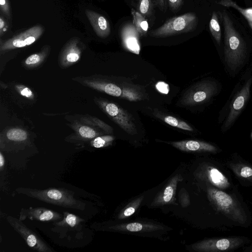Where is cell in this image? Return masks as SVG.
Returning a JSON list of instances; mask_svg holds the SVG:
<instances>
[{
  "label": "cell",
  "mask_w": 252,
  "mask_h": 252,
  "mask_svg": "<svg viewBox=\"0 0 252 252\" xmlns=\"http://www.w3.org/2000/svg\"><path fill=\"white\" fill-rule=\"evenodd\" d=\"M220 15L224 28L225 61L228 67L235 71L240 66L245 58V45L226 11H222Z\"/></svg>",
  "instance_id": "cell-1"
},
{
  "label": "cell",
  "mask_w": 252,
  "mask_h": 252,
  "mask_svg": "<svg viewBox=\"0 0 252 252\" xmlns=\"http://www.w3.org/2000/svg\"><path fill=\"white\" fill-rule=\"evenodd\" d=\"M207 193L210 202L218 211L243 226L247 224L248 216L244 207L234 197L211 186L207 188Z\"/></svg>",
  "instance_id": "cell-2"
},
{
  "label": "cell",
  "mask_w": 252,
  "mask_h": 252,
  "mask_svg": "<svg viewBox=\"0 0 252 252\" xmlns=\"http://www.w3.org/2000/svg\"><path fill=\"white\" fill-rule=\"evenodd\" d=\"M16 191L29 197H32L54 205L84 210L86 204L76 199L74 193L64 189H45L20 188Z\"/></svg>",
  "instance_id": "cell-3"
},
{
  "label": "cell",
  "mask_w": 252,
  "mask_h": 252,
  "mask_svg": "<svg viewBox=\"0 0 252 252\" xmlns=\"http://www.w3.org/2000/svg\"><path fill=\"white\" fill-rule=\"evenodd\" d=\"M198 22L194 13H186L168 19L162 26L151 31L149 33L152 37H165L187 33L196 29Z\"/></svg>",
  "instance_id": "cell-4"
},
{
  "label": "cell",
  "mask_w": 252,
  "mask_h": 252,
  "mask_svg": "<svg viewBox=\"0 0 252 252\" xmlns=\"http://www.w3.org/2000/svg\"><path fill=\"white\" fill-rule=\"evenodd\" d=\"M251 241L244 237L233 236L210 238L194 244L192 249L200 252H219L234 251Z\"/></svg>",
  "instance_id": "cell-5"
},
{
  "label": "cell",
  "mask_w": 252,
  "mask_h": 252,
  "mask_svg": "<svg viewBox=\"0 0 252 252\" xmlns=\"http://www.w3.org/2000/svg\"><path fill=\"white\" fill-rule=\"evenodd\" d=\"M6 220L31 248L39 252H52L53 251L35 232L27 227L21 220L11 216L7 217Z\"/></svg>",
  "instance_id": "cell-6"
},
{
  "label": "cell",
  "mask_w": 252,
  "mask_h": 252,
  "mask_svg": "<svg viewBox=\"0 0 252 252\" xmlns=\"http://www.w3.org/2000/svg\"><path fill=\"white\" fill-rule=\"evenodd\" d=\"M216 89V84L213 82L199 83L185 94L181 102L187 105L201 103L211 97L215 94Z\"/></svg>",
  "instance_id": "cell-7"
},
{
  "label": "cell",
  "mask_w": 252,
  "mask_h": 252,
  "mask_svg": "<svg viewBox=\"0 0 252 252\" xmlns=\"http://www.w3.org/2000/svg\"><path fill=\"white\" fill-rule=\"evenodd\" d=\"M44 28L40 25L33 26L5 41L0 46V50L24 47L36 41L43 33Z\"/></svg>",
  "instance_id": "cell-8"
},
{
  "label": "cell",
  "mask_w": 252,
  "mask_h": 252,
  "mask_svg": "<svg viewBox=\"0 0 252 252\" xmlns=\"http://www.w3.org/2000/svg\"><path fill=\"white\" fill-rule=\"evenodd\" d=\"M197 175L200 179L206 181L213 187L222 190H227L231 186L228 178L213 166L202 165L199 168Z\"/></svg>",
  "instance_id": "cell-9"
},
{
  "label": "cell",
  "mask_w": 252,
  "mask_h": 252,
  "mask_svg": "<svg viewBox=\"0 0 252 252\" xmlns=\"http://www.w3.org/2000/svg\"><path fill=\"white\" fill-rule=\"evenodd\" d=\"M101 105L106 113L125 131L130 134L136 133L135 125L127 113L113 103L103 102Z\"/></svg>",
  "instance_id": "cell-10"
},
{
  "label": "cell",
  "mask_w": 252,
  "mask_h": 252,
  "mask_svg": "<svg viewBox=\"0 0 252 252\" xmlns=\"http://www.w3.org/2000/svg\"><path fill=\"white\" fill-rule=\"evenodd\" d=\"M252 82V77H251L233 100L229 113L224 123V129L233 124L243 108L250 95Z\"/></svg>",
  "instance_id": "cell-11"
},
{
  "label": "cell",
  "mask_w": 252,
  "mask_h": 252,
  "mask_svg": "<svg viewBox=\"0 0 252 252\" xmlns=\"http://www.w3.org/2000/svg\"><path fill=\"white\" fill-rule=\"evenodd\" d=\"M19 216L21 220L29 219L40 221H57L63 218L61 214L44 207L22 209Z\"/></svg>",
  "instance_id": "cell-12"
},
{
  "label": "cell",
  "mask_w": 252,
  "mask_h": 252,
  "mask_svg": "<svg viewBox=\"0 0 252 252\" xmlns=\"http://www.w3.org/2000/svg\"><path fill=\"white\" fill-rule=\"evenodd\" d=\"M120 33L123 46L127 50L139 54L140 51V34L134 24L127 23L124 25Z\"/></svg>",
  "instance_id": "cell-13"
},
{
  "label": "cell",
  "mask_w": 252,
  "mask_h": 252,
  "mask_svg": "<svg viewBox=\"0 0 252 252\" xmlns=\"http://www.w3.org/2000/svg\"><path fill=\"white\" fill-rule=\"evenodd\" d=\"M183 180V178L180 174H177L172 178L164 188L154 199L151 206H162L174 201L178 183Z\"/></svg>",
  "instance_id": "cell-14"
},
{
  "label": "cell",
  "mask_w": 252,
  "mask_h": 252,
  "mask_svg": "<svg viewBox=\"0 0 252 252\" xmlns=\"http://www.w3.org/2000/svg\"><path fill=\"white\" fill-rule=\"evenodd\" d=\"M227 165L242 185L252 186V165L235 159L228 161Z\"/></svg>",
  "instance_id": "cell-15"
},
{
  "label": "cell",
  "mask_w": 252,
  "mask_h": 252,
  "mask_svg": "<svg viewBox=\"0 0 252 252\" xmlns=\"http://www.w3.org/2000/svg\"><path fill=\"white\" fill-rule=\"evenodd\" d=\"M85 14L97 36L105 38L109 35L111 32L110 26L105 17L88 9L85 10Z\"/></svg>",
  "instance_id": "cell-16"
},
{
  "label": "cell",
  "mask_w": 252,
  "mask_h": 252,
  "mask_svg": "<svg viewBox=\"0 0 252 252\" xmlns=\"http://www.w3.org/2000/svg\"><path fill=\"white\" fill-rule=\"evenodd\" d=\"M171 144L176 148L185 152L217 153L218 149L214 145L205 142L196 140H183L173 142Z\"/></svg>",
  "instance_id": "cell-17"
},
{
  "label": "cell",
  "mask_w": 252,
  "mask_h": 252,
  "mask_svg": "<svg viewBox=\"0 0 252 252\" xmlns=\"http://www.w3.org/2000/svg\"><path fill=\"white\" fill-rule=\"evenodd\" d=\"M84 220L79 217L69 213L64 212L63 218L53 223V228L56 232L63 234L68 231L79 230L81 229V223Z\"/></svg>",
  "instance_id": "cell-18"
},
{
  "label": "cell",
  "mask_w": 252,
  "mask_h": 252,
  "mask_svg": "<svg viewBox=\"0 0 252 252\" xmlns=\"http://www.w3.org/2000/svg\"><path fill=\"white\" fill-rule=\"evenodd\" d=\"M109 228L117 231L135 232H151L163 229L164 228L162 226L156 224L135 222L126 224L115 225L109 227Z\"/></svg>",
  "instance_id": "cell-19"
},
{
  "label": "cell",
  "mask_w": 252,
  "mask_h": 252,
  "mask_svg": "<svg viewBox=\"0 0 252 252\" xmlns=\"http://www.w3.org/2000/svg\"><path fill=\"white\" fill-rule=\"evenodd\" d=\"M131 13L133 17V24L140 36H145L149 29V24L147 19L138 11L132 8Z\"/></svg>",
  "instance_id": "cell-20"
},
{
  "label": "cell",
  "mask_w": 252,
  "mask_h": 252,
  "mask_svg": "<svg viewBox=\"0 0 252 252\" xmlns=\"http://www.w3.org/2000/svg\"><path fill=\"white\" fill-rule=\"evenodd\" d=\"M76 44V39L72 40L65 50V59L68 63L76 62L80 58V51Z\"/></svg>",
  "instance_id": "cell-21"
},
{
  "label": "cell",
  "mask_w": 252,
  "mask_h": 252,
  "mask_svg": "<svg viewBox=\"0 0 252 252\" xmlns=\"http://www.w3.org/2000/svg\"><path fill=\"white\" fill-rule=\"evenodd\" d=\"M218 3L227 7H232L238 10L248 21H252V8H243L239 7L237 3L232 0H221Z\"/></svg>",
  "instance_id": "cell-22"
},
{
  "label": "cell",
  "mask_w": 252,
  "mask_h": 252,
  "mask_svg": "<svg viewBox=\"0 0 252 252\" xmlns=\"http://www.w3.org/2000/svg\"><path fill=\"white\" fill-rule=\"evenodd\" d=\"M209 29L210 32L219 45L221 40V30L219 23L218 15L216 12H213L210 23Z\"/></svg>",
  "instance_id": "cell-23"
},
{
  "label": "cell",
  "mask_w": 252,
  "mask_h": 252,
  "mask_svg": "<svg viewBox=\"0 0 252 252\" xmlns=\"http://www.w3.org/2000/svg\"><path fill=\"white\" fill-rule=\"evenodd\" d=\"M144 197L141 196L129 203L119 215V219H124L133 215L139 207Z\"/></svg>",
  "instance_id": "cell-24"
},
{
  "label": "cell",
  "mask_w": 252,
  "mask_h": 252,
  "mask_svg": "<svg viewBox=\"0 0 252 252\" xmlns=\"http://www.w3.org/2000/svg\"><path fill=\"white\" fill-rule=\"evenodd\" d=\"M138 11L146 18H151L154 14L152 0H139Z\"/></svg>",
  "instance_id": "cell-25"
},
{
  "label": "cell",
  "mask_w": 252,
  "mask_h": 252,
  "mask_svg": "<svg viewBox=\"0 0 252 252\" xmlns=\"http://www.w3.org/2000/svg\"><path fill=\"white\" fill-rule=\"evenodd\" d=\"M7 138L13 141H23L28 138V133L26 131L20 128H12L6 133Z\"/></svg>",
  "instance_id": "cell-26"
},
{
  "label": "cell",
  "mask_w": 252,
  "mask_h": 252,
  "mask_svg": "<svg viewBox=\"0 0 252 252\" xmlns=\"http://www.w3.org/2000/svg\"><path fill=\"white\" fill-rule=\"evenodd\" d=\"M164 121L168 125L176 127L177 128L188 131L193 130L192 128L187 123L184 121L179 120L173 116H166L164 118Z\"/></svg>",
  "instance_id": "cell-27"
},
{
  "label": "cell",
  "mask_w": 252,
  "mask_h": 252,
  "mask_svg": "<svg viewBox=\"0 0 252 252\" xmlns=\"http://www.w3.org/2000/svg\"><path fill=\"white\" fill-rule=\"evenodd\" d=\"M114 139L113 137L109 135L97 137L92 141V145L96 148H102L110 145Z\"/></svg>",
  "instance_id": "cell-28"
},
{
  "label": "cell",
  "mask_w": 252,
  "mask_h": 252,
  "mask_svg": "<svg viewBox=\"0 0 252 252\" xmlns=\"http://www.w3.org/2000/svg\"><path fill=\"white\" fill-rule=\"evenodd\" d=\"M78 132L82 137L86 139H92L97 135L96 132L93 128L86 126H80Z\"/></svg>",
  "instance_id": "cell-29"
},
{
  "label": "cell",
  "mask_w": 252,
  "mask_h": 252,
  "mask_svg": "<svg viewBox=\"0 0 252 252\" xmlns=\"http://www.w3.org/2000/svg\"><path fill=\"white\" fill-rule=\"evenodd\" d=\"M8 0H0V8L3 15L8 19H10L11 13Z\"/></svg>",
  "instance_id": "cell-30"
},
{
  "label": "cell",
  "mask_w": 252,
  "mask_h": 252,
  "mask_svg": "<svg viewBox=\"0 0 252 252\" xmlns=\"http://www.w3.org/2000/svg\"><path fill=\"white\" fill-rule=\"evenodd\" d=\"M170 9L173 12L179 11L184 3V0H168Z\"/></svg>",
  "instance_id": "cell-31"
},
{
  "label": "cell",
  "mask_w": 252,
  "mask_h": 252,
  "mask_svg": "<svg viewBox=\"0 0 252 252\" xmlns=\"http://www.w3.org/2000/svg\"><path fill=\"white\" fill-rule=\"evenodd\" d=\"M41 59V54H34L27 58L25 63L28 65L34 64L40 62Z\"/></svg>",
  "instance_id": "cell-32"
},
{
  "label": "cell",
  "mask_w": 252,
  "mask_h": 252,
  "mask_svg": "<svg viewBox=\"0 0 252 252\" xmlns=\"http://www.w3.org/2000/svg\"><path fill=\"white\" fill-rule=\"evenodd\" d=\"M157 89L161 93L167 94L169 91V87L168 84L164 82L159 81L156 85Z\"/></svg>",
  "instance_id": "cell-33"
},
{
  "label": "cell",
  "mask_w": 252,
  "mask_h": 252,
  "mask_svg": "<svg viewBox=\"0 0 252 252\" xmlns=\"http://www.w3.org/2000/svg\"><path fill=\"white\" fill-rule=\"evenodd\" d=\"M20 93L23 96L27 97H32L33 96L32 92L28 88L25 87L21 86L18 87Z\"/></svg>",
  "instance_id": "cell-34"
},
{
  "label": "cell",
  "mask_w": 252,
  "mask_h": 252,
  "mask_svg": "<svg viewBox=\"0 0 252 252\" xmlns=\"http://www.w3.org/2000/svg\"><path fill=\"white\" fill-rule=\"evenodd\" d=\"M156 5L162 12H165L167 9L166 2L165 0H154Z\"/></svg>",
  "instance_id": "cell-35"
},
{
  "label": "cell",
  "mask_w": 252,
  "mask_h": 252,
  "mask_svg": "<svg viewBox=\"0 0 252 252\" xmlns=\"http://www.w3.org/2000/svg\"><path fill=\"white\" fill-rule=\"evenodd\" d=\"M7 31V26L5 21L1 15L0 17V35L1 37Z\"/></svg>",
  "instance_id": "cell-36"
},
{
  "label": "cell",
  "mask_w": 252,
  "mask_h": 252,
  "mask_svg": "<svg viewBox=\"0 0 252 252\" xmlns=\"http://www.w3.org/2000/svg\"><path fill=\"white\" fill-rule=\"evenodd\" d=\"M4 163H5V160H4V157H3V155L2 154V153H0V168L1 170L2 169L3 166H4Z\"/></svg>",
  "instance_id": "cell-37"
},
{
  "label": "cell",
  "mask_w": 252,
  "mask_h": 252,
  "mask_svg": "<svg viewBox=\"0 0 252 252\" xmlns=\"http://www.w3.org/2000/svg\"><path fill=\"white\" fill-rule=\"evenodd\" d=\"M244 251H245V252H252V245L249 247L246 248V249L244 250Z\"/></svg>",
  "instance_id": "cell-38"
},
{
  "label": "cell",
  "mask_w": 252,
  "mask_h": 252,
  "mask_svg": "<svg viewBox=\"0 0 252 252\" xmlns=\"http://www.w3.org/2000/svg\"><path fill=\"white\" fill-rule=\"evenodd\" d=\"M248 23L251 27V28L252 29V21H248Z\"/></svg>",
  "instance_id": "cell-39"
}]
</instances>
